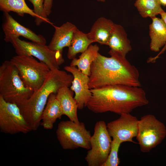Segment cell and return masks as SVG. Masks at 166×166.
<instances>
[{"mask_svg": "<svg viewBox=\"0 0 166 166\" xmlns=\"http://www.w3.org/2000/svg\"><path fill=\"white\" fill-rule=\"evenodd\" d=\"M90 90L92 95L86 106L95 113L111 112L120 115L130 113L149 103L144 90L140 87L117 85Z\"/></svg>", "mask_w": 166, "mask_h": 166, "instance_id": "obj_1", "label": "cell"}, {"mask_svg": "<svg viewBox=\"0 0 166 166\" xmlns=\"http://www.w3.org/2000/svg\"><path fill=\"white\" fill-rule=\"evenodd\" d=\"M56 94L52 93L49 95L42 113L40 125L45 129H52L57 119L64 115Z\"/></svg>", "mask_w": 166, "mask_h": 166, "instance_id": "obj_17", "label": "cell"}, {"mask_svg": "<svg viewBox=\"0 0 166 166\" xmlns=\"http://www.w3.org/2000/svg\"><path fill=\"white\" fill-rule=\"evenodd\" d=\"M93 42L88 37L87 34L77 28L75 31L70 46L68 47L67 58L73 59L79 53H82Z\"/></svg>", "mask_w": 166, "mask_h": 166, "instance_id": "obj_21", "label": "cell"}, {"mask_svg": "<svg viewBox=\"0 0 166 166\" xmlns=\"http://www.w3.org/2000/svg\"><path fill=\"white\" fill-rule=\"evenodd\" d=\"M4 16L2 27L5 34V42H10L13 38L22 36L32 42L46 45V39L43 36L37 35L30 29L21 25L9 13H4Z\"/></svg>", "mask_w": 166, "mask_h": 166, "instance_id": "obj_12", "label": "cell"}, {"mask_svg": "<svg viewBox=\"0 0 166 166\" xmlns=\"http://www.w3.org/2000/svg\"><path fill=\"white\" fill-rule=\"evenodd\" d=\"M139 120L130 114L120 115L117 119L107 124L109 132L113 139H117L122 143L125 142L135 143L133 139L136 137Z\"/></svg>", "mask_w": 166, "mask_h": 166, "instance_id": "obj_11", "label": "cell"}, {"mask_svg": "<svg viewBox=\"0 0 166 166\" xmlns=\"http://www.w3.org/2000/svg\"><path fill=\"white\" fill-rule=\"evenodd\" d=\"M166 136L165 125L154 115H145L139 120L136 137L141 152H149L160 144Z\"/></svg>", "mask_w": 166, "mask_h": 166, "instance_id": "obj_7", "label": "cell"}, {"mask_svg": "<svg viewBox=\"0 0 166 166\" xmlns=\"http://www.w3.org/2000/svg\"><path fill=\"white\" fill-rule=\"evenodd\" d=\"M99 47L97 45H90L87 49L79 56L78 58L72 59L70 65L77 66L84 74L89 76L91 66L99 53Z\"/></svg>", "mask_w": 166, "mask_h": 166, "instance_id": "obj_20", "label": "cell"}, {"mask_svg": "<svg viewBox=\"0 0 166 166\" xmlns=\"http://www.w3.org/2000/svg\"><path fill=\"white\" fill-rule=\"evenodd\" d=\"M73 78L72 74L65 71L59 69L51 70L41 87L30 98L18 106L32 131L37 130L40 125L42 113L49 95L57 94L63 87L71 85Z\"/></svg>", "mask_w": 166, "mask_h": 166, "instance_id": "obj_3", "label": "cell"}, {"mask_svg": "<svg viewBox=\"0 0 166 166\" xmlns=\"http://www.w3.org/2000/svg\"><path fill=\"white\" fill-rule=\"evenodd\" d=\"M97 1L99 2H104L105 1V0H97Z\"/></svg>", "mask_w": 166, "mask_h": 166, "instance_id": "obj_30", "label": "cell"}, {"mask_svg": "<svg viewBox=\"0 0 166 166\" xmlns=\"http://www.w3.org/2000/svg\"><path fill=\"white\" fill-rule=\"evenodd\" d=\"M53 26L55 31L48 46L51 50L63 52L64 47L70 46L73 34L77 28L69 22H67L60 26Z\"/></svg>", "mask_w": 166, "mask_h": 166, "instance_id": "obj_14", "label": "cell"}, {"mask_svg": "<svg viewBox=\"0 0 166 166\" xmlns=\"http://www.w3.org/2000/svg\"><path fill=\"white\" fill-rule=\"evenodd\" d=\"M10 43L17 55L34 57L46 64L51 70L59 69L65 61L63 52L51 50L46 45L22 40L19 38H13Z\"/></svg>", "mask_w": 166, "mask_h": 166, "instance_id": "obj_8", "label": "cell"}, {"mask_svg": "<svg viewBox=\"0 0 166 166\" xmlns=\"http://www.w3.org/2000/svg\"><path fill=\"white\" fill-rule=\"evenodd\" d=\"M107 45L110 49L109 53H113L126 57L132 50L130 42L123 27L114 24L113 31Z\"/></svg>", "mask_w": 166, "mask_h": 166, "instance_id": "obj_15", "label": "cell"}, {"mask_svg": "<svg viewBox=\"0 0 166 166\" xmlns=\"http://www.w3.org/2000/svg\"><path fill=\"white\" fill-rule=\"evenodd\" d=\"M10 61L17 68L25 86L34 92L42 85L51 70L45 63L31 56L17 55Z\"/></svg>", "mask_w": 166, "mask_h": 166, "instance_id": "obj_5", "label": "cell"}, {"mask_svg": "<svg viewBox=\"0 0 166 166\" xmlns=\"http://www.w3.org/2000/svg\"><path fill=\"white\" fill-rule=\"evenodd\" d=\"M56 134L63 149L82 148L89 150L91 148V136L83 122L77 123L70 120L61 121L58 125Z\"/></svg>", "mask_w": 166, "mask_h": 166, "instance_id": "obj_6", "label": "cell"}, {"mask_svg": "<svg viewBox=\"0 0 166 166\" xmlns=\"http://www.w3.org/2000/svg\"><path fill=\"white\" fill-rule=\"evenodd\" d=\"M161 4L164 6H166V0H159Z\"/></svg>", "mask_w": 166, "mask_h": 166, "instance_id": "obj_29", "label": "cell"}, {"mask_svg": "<svg viewBox=\"0 0 166 166\" xmlns=\"http://www.w3.org/2000/svg\"><path fill=\"white\" fill-rule=\"evenodd\" d=\"M33 4L34 11L37 15V19L35 20V22L37 26H39L42 22H47L52 25L48 18L44 8V0H28Z\"/></svg>", "mask_w": 166, "mask_h": 166, "instance_id": "obj_24", "label": "cell"}, {"mask_svg": "<svg viewBox=\"0 0 166 166\" xmlns=\"http://www.w3.org/2000/svg\"><path fill=\"white\" fill-rule=\"evenodd\" d=\"M166 50V44L163 47L160 53L156 56L154 57H151L149 58L147 60V62L148 63L155 62L156 60L159 57L160 55L163 53Z\"/></svg>", "mask_w": 166, "mask_h": 166, "instance_id": "obj_27", "label": "cell"}, {"mask_svg": "<svg viewBox=\"0 0 166 166\" xmlns=\"http://www.w3.org/2000/svg\"><path fill=\"white\" fill-rule=\"evenodd\" d=\"M110 19L104 17L98 18L92 26L87 35L94 42L106 45L111 36L114 25Z\"/></svg>", "mask_w": 166, "mask_h": 166, "instance_id": "obj_16", "label": "cell"}, {"mask_svg": "<svg viewBox=\"0 0 166 166\" xmlns=\"http://www.w3.org/2000/svg\"><path fill=\"white\" fill-rule=\"evenodd\" d=\"M74 93L69 87L65 86L59 90L56 96L60 103L64 115L67 116L70 120L79 123L80 122L77 114L78 106L77 102L73 97Z\"/></svg>", "mask_w": 166, "mask_h": 166, "instance_id": "obj_18", "label": "cell"}, {"mask_svg": "<svg viewBox=\"0 0 166 166\" xmlns=\"http://www.w3.org/2000/svg\"><path fill=\"white\" fill-rule=\"evenodd\" d=\"M151 18L152 22L149 26L150 47L152 51L157 52L166 44V25L161 18L156 16Z\"/></svg>", "mask_w": 166, "mask_h": 166, "instance_id": "obj_19", "label": "cell"}, {"mask_svg": "<svg viewBox=\"0 0 166 166\" xmlns=\"http://www.w3.org/2000/svg\"><path fill=\"white\" fill-rule=\"evenodd\" d=\"M134 6L144 18H151L164 11L159 0H136Z\"/></svg>", "mask_w": 166, "mask_h": 166, "instance_id": "obj_23", "label": "cell"}, {"mask_svg": "<svg viewBox=\"0 0 166 166\" xmlns=\"http://www.w3.org/2000/svg\"><path fill=\"white\" fill-rule=\"evenodd\" d=\"M34 92L25 85L18 69L10 61L0 66V96L6 101L18 106L24 103Z\"/></svg>", "mask_w": 166, "mask_h": 166, "instance_id": "obj_4", "label": "cell"}, {"mask_svg": "<svg viewBox=\"0 0 166 166\" xmlns=\"http://www.w3.org/2000/svg\"><path fill=\"white\" fill-rule=\"evenodd\" d=\"M111 137L105 122L103 121L97 122L90 139L91 148L85 157L89 166H102L110 152Z\"/></svg>", "mask_w": 166, "mask_h": 166, "instance_id": "obj_9", "label": "cell"}, {"mask_svg": "<svg viewBox=\"0 0 166 166\" xmlns=\"http://www.w3.org/2000/svg\"><path fill=\"white\" fill-rule=\"evenodd\" d=\"M64 69L73 76L70 89L75 94L74 98L78 109H82L86 106L92 95L89 85V76L84 74L76 66H66Z\"/></svg>", "mask_w": 166, "mask_h": 166, "instance_id": "obj_13", "label": "cell"}, {"mask_svg": "<svg viewBox=\"0 0 166 166\" xmlns=\"http://www.w3.org/2000/svg\"><path fill=\"white\" fill-rule=\"evenodd\" d=\"M122 143L117 139L112 140L111 148L108 158L102 166H117L120 161L118 157V151Z\"/></svg>", "mask_w": 166, "mask_h": 166, "instance_id": "obj_25", "label": "cell"}, {"mask_svg": "<svg viewBox=\"0 0 166 166\" xmlns=\"http://www.w3.org/2000/svg\"><path fill=\"white\" fill-rule=\"evenodd\" d=\"M0 130L2 132L12 135L26 134L32 131L18 106L6 101L0 96Z\"/></svg>", "mask_w": 166, "mask_h": 166, "instance_id": "obj_10", "label": "cell"}, {"mask_svg": "<svg viewBox=\"0 0 166 166\" xmlns=\"http://www.w3.org/2000/svg\"><path fill=\"white\" fill-rule=\"evenodd\" d=\"M53 2V0H44V8L48 16L51 13Z\"/></svg>", "mask_w": 166, "mask_h": 166, "instance_id": "obj_26", "label": "cell"}, {"mask_svg": "<svg viewBox=\"0 0 166 166\" xmlns=\"http://www.w3.org/2000/svg\"><path fill=\"white\" fill-rule=\"evenodd\" d=\"M161 19L166 25V12L164 11L160 14Z\"/></svg>", "mask_w": 166, "mask_h": 166, "instance_id": "obj_28", "label": "cell"}, {"mask_svg": "<svg viewBox=\"0 0 166 166\" xmlns=\"http://www.w3.org/2000/svg\"><path fill=\"white\" fill-rule=\"evenodd\" d=\"M108 53L110 57L99 53L92 63L89 82V88L117 85L140 87L137 69L126 57Z\"/></svg>", "mask_w": 166, "mask_h": 166, "instance_id": "obj_2", "label": "cell"}, {"mask_svg": "<svg viewBox=\"0 0 166 166\" xmlns=\"http://www.w3.org/2000/svg\"><path fill=\"white\" fill-rule=\"evenodd\" d=\"M0 9L4 13L14 12L22 17L27 14L35 18V19L38 18L33 10L27 5L25 0H0Z\"/></svg>", "mask_w": 166, "mask_h": 166, "instance_id": "obj_22", "label": "cell"}]
</instances>
